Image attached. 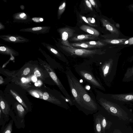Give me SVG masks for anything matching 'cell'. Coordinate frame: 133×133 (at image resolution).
I'll return each instance as SVG.
<instances>
[{
	"mask_svg": "<svg viewBox=\"0 0 133 133\" xmlns=\"http://www.w3.org/2000/svg\"><path fill=\"white\" fill-rule=\"evenodd\" d=\"M87 19L88 22L90 24H95V21L94 18L91 17H88Z\"/></svg>",
	"mask_w": 133,
	"mask_h": 133,
	"instance_id": "obj_28",
	"label": "cell"
},
{
	"mask_svg": "<svg viewBox=\"0 0 133 133\" xmlns=\"http://www.w3.org/2000/svg\"><path fill=\"white\" fill-rule=\"evenodd\" d=\"M128 42V41H127L125 42V43L126 44H127Z\"/></svg>",
	"mask_w": 133,
	"mask_h": 133,
	"instance_id": "obj_39",
	"label": "cell"
},
{
	"mask_svg": "<svg viewBox=\"0 0 133 133\" xmlns=\"http://www.w3.org/2000/svg\"><path fill=\"white\" fill-rule=\"evenodd\" d=\"M0 38L5 41L14 43H23L30 41L29 39L19 35H0Z\"/></svg>",
	"mask_w": 133,
	"mask_h": 133,
	"instance_id": "obj_6",
	"label": "cell"
},
{
	"mask_svg": "<svg viewBox=\"0 0 133 133\" xmlns=\"http://www.w3.org/2000/svg\"><path fill=\"white\" fill-rule=\"evenodd\" d=\"M90 63H84L76 64L74 66V68L79 76L93 88L104 90V88L98 74L95 73L93 65Z\"/></svg>",
	"mask_w": 133,
	"mask_h": 133,
	"instance_id": "obj_2",
	"label": "cell"
},
{
	"mask_svg": "<svg viewBox=\"0 0 133 133\" xmlns=\"http://www.w3.org/2000/svg\"><path fill=\"white\" fill-rule=\"evenodd\" d=\"M51 27L49 26H38L31 27L20 29V31L29 32L37 34H45L49 32Z\"/></svg>",
	"mask_w": 133,
	"mask_h": 133,
	"instance_id": "obj_7",
	"label": "cell"
},
{
	"mask_svg": "<svg viewBox=\"0 0 133 133\" xmlns=\"http://www.w3.org/2000/svg\"><path fill=\"white\" fill-rule=\"evenodd\" d=\"M0 53L2 54L14 56L19 55L18 52L11 47L2 44H0Z\"/></svg>",
	"mask_w": 133,
	"mask_h": 133,
	"instance_id": "obj_9",
	"label": "cell"
},
{
	"mask_svg": "<svg viewBox=\"0 0 133 133\" xmlns=\"http://www.w3.org/2000/svg\"><path fill=\"white\" fill-rule=\"evenodd\" d=\"M89 1L94 7L97 8V5L95 1L94 0H89Z\"/></svg>",
	"mask_w": 133,
	"mask_h": 133,
	"instance_id": "obj_30",
	"label": "cell"
},
{
	"mask_svg": "<svg viewBox=\"0 0 133 133\" xmlns=\"http://www.w3.org/2000/svg\"><path fill=\"white\" fill-rule=\"evenodd\" d=\"M66 2H64L61 4L58 8L57 12L58 17V19L64 11L66 7Z\"/></svg>",
	"mask_w": 133,
	"mask_h": 133,
	"instance_id": "obj_20",
	"label": "cell"
},
{
	"mask_svg": "<svg viewBox=\"0 0 133 133\" xmlns=\"http://www.w3.org/2000/svg\"><path fill=\"white\" fill-rule=\"evenodd\" d=\"M35 85L36 86H38V84L36 82L35 84Z\"/></svg>",
	"mask_w": 133,
	"mask_h": 133,
	"instance_id": "obj_38",
	"label": "cell"
},
{
	"mask_svg": "<svg viewBox=\"0 0 133 133\" xmlns=\"http://www.w3.org/2000/svg\"><path fill=\"white\" fill-rule=\"evenodd\" d=\"M49 75L52 79L63 92L65 97L67 99L68 102L70 104V105L71 106L74 105V101L71 96L66 91L55 73L52 71L49 72Z\"/></svg>",
	"mask_w": 133,
	"mask_h": 133,
	"instance_id": "obj_5",
	"label": "cell"
},
{
	"mask_svg": "<svg viewBox=\"0 0 133 133\" xmlns=\"http://www.w3.org/2000/svg\"><path fill=\"white\" fill-rule=\"evenodd\" d=\"M103 41L105 42L108 43H110L112 44H117L122 42V41L121 40L116 39L112 40L106 39Z\"/></svg>",
	"mask_w": 133,
	"mask_h": 133,
	"instance_id": "obj_22",
	"label": "cell"
},
{
	"mask_svg": "<svg viewBox=\"0 0 133 133\" xmlns=\"http://www.w3.org/2000/svg\"><path fill=\"white\" fill-rule=\"evenodd\" d=\"M32 94L35 97L37 98H39L40 96L37 92L35 91H34L32 92Z\"/></svg>",
	"mask_w": 133,
	"mask_h": 133,
	"instance_id": "obj_32",
	"label": "cell"
},
{
	"mask_svg": "<svg viewBox=\"0 0 133 133\" xmlns=\"http://www.w3.org/2000/svg\"><path fill=\"white\" fill-rule=\"evenodd\" d=\"M12 93L13 94H14L15 95V97L17 100L23 106L25 107V108L27 110L28 109L27 107L25 105V104L23 102V101L21 99V98L19 96H18L16 95V94L14 93V92H12Z\"/></svg>",
	"mask_w": 133,
	"mask_h": 133,
	"instance_id": "obj_21",
	"label": "cell"
},
{
	"mask_svg": "<svg viewBox=\"0 0 133 133\" xmlns=\"http://www.w3.org/2000/svg\"><path fill=\"white\" fill-rule=\"evenodd\" d=\"M41 44L44 47L46 48L51 53L55 55L61 59L63 61V60L62 58V56L58 50L52 45L43 42L41 43Z\"/></svg>",
	"mask_w": 133,
	"mask_h": 133,
	"instance_id": "obj_12",
	"label": "cell"
},
{
	"mask_svg": "<svg viewBox=\"0 0 133 133\" xmlns=\"http://www.w3.org/2000/svg\"><path fill=\"white\" fill-rule=\"evenodd\" d=\"M85 4L88 7L90 10L92 11L93 10V9L92 6V5L89 1L88 0H85Z\"/></svg>",
	"mask_w": 133,
	"mask_h": 133,
	"instance_id": "obj_25",
	"label": "cell"
},
{
	"mask_svg": "<svg viewBox=\"0 0 133 133\" xmlns=\"http://www.w3.org/2000/svg\"><path fill=\"white\" fill-rule=\"evenodd\" d=\"M1 109L2 112L6 116L8 115L10 109L8 104L3 100H1Z\"/></svg>",
	"mask_w": 133,
	"mask_h": 133,
	"instance_id": "obj_15",
	"label": "cell"
},
{
	"mask_svg": "<svg viewBox=\"0 0 133 133\" xmlns=\"http://www.w3.org/2000/svg\"><path fill=\"white\" fill-rule=\"evenodd\" d=\"M96 37L90 34H82L74 37L72 39V40L74 41H77L84 39H94Z\"/></svg>",
	"mask_w": 133,
	"mask_h": 133,
	"instance_id": "obj_14",
	"label": "cell"
},
{
	"mask_svg": "<svg viewBox=\"0 0 133 133\" xmlns=\"http://www.w3.org/2000/svg\"><path fill=\"white\" fill-rule=\"evenodd\" d=\"M21 80L23 82H24L26 81V79L24 78H22L21 79Z\"/></svg>",
	"mask_w": 133,
	"mask_h": 133,
	"instance_id": "obj_36",
	"label": "cell"
},
{
	"mask_svg": "<svg viewBox=\"0 0 133 133\" xmlns=\"http://www.w3.org/2000/svg\"><path fill=\"white\" fill-rule=\"evenodd\" d=\"M83 31L96 37L98 36L99 32L97 30L91 26L85 25H83L80 27Z\"/></svg>",
	"mask_w": 133,
	"mask_h": 133,
	"instance_id": "obj_11",
	"label": "cell"
},
{
	"mask_svg": "<svg viewBox=\"0 0 133 133\" xmlns=\"http://www.w3.org/2000/svg\"><path fill=\"white\" fill-rule=\"evenodd\" d=\"M49 96V95L48 92H45L44 93L43 95V98L44 100H48Z\"/></svg>",
	"mask_w": 133,
	"mask_h": 133,
	"instance_id": "obj_26",
	"label": "cell"
},
{
	"mask_svg": "<svg viewBox=\"0 0 133 133\" xmlns=\"http://www.w3.org/2000/svg\"><path fill=\"white\" fill-rule=\"evenodd\" d=\"M123 98L126 100H132L133 99V95H127L124 97Z\"/></svg>",
	"mask_w": 133,
	"mask_h": 133,
	"instance_id": "obj_27",
	"label": "cell"
},
{
	"mask_svg": "<svg viewBox=\"0 0 133 133\" xmlns=\"http://www.w3.org/2000/svg\"><path fill=\"white\" fill-rule=\"evenodd\" d=\"M70 45L73 47L85 48H94V46H91L88 44L83 42L81 43H70Z\"/></svg>",
	"mask_w": 133,
	"mask_h": 133,
	"instance_id": "obj_16",
	"label": "cell"
},
{
	"mask_svg": "<svg viewBox=\"0 0 133 133\" xmlns=\"http://www.w3.org/2000/svg\"><path fill=\"white\" fill-rule=\"evenodd\" d=\"M38 84V86H40L42 84V82L41 81H40L39 80L37 81V83Z\"/></svg>",
	"mask_w": 133,
	"mask_h": 133,
	"instance_id": "obj_37",
	"label": "cell"
},
{
	"mask_svg": "<svg viewBox=\"0 0 133 133\" xmlns=\"http://www.w3.org/2000/svg\"><path fill=\"white\" fill-rule=\"evenodd\" d=\"M80 17L81 19L86 23L87 24L90 26H93V27H97V26L96 24H90L89 23L87 19V18L85 17L82 16L80 15Z\"/></svg>",
	"mask_w": 133,
	"mask_h": 133,
	"instance_id": "obj_23",
	"label": "cell"
},
{
	"mask_svg": "<svg viewBox=\"0 0 133 133\" xmlns=\"http://www.w3.org/2000/svg\"><path fill=\"white\" fill-rule=\"evenodd\" d=\"M71 96L74 105L87 115L94 114L102 107L97 103L95 96L91 91L85 88L70 69L65 71Z\"/></svg>",
	"mask_w": 133,
	"mask_h": 133,
	"instance_id": "obj_1",
	"label": "cell"
},
{
	"mask_svg": "<svg viewBox=\"0 0 133 133\" xmlns=\"http://www.w3.org/2000/svg\"><path fill=\"white\" fill-rule=\"evenodd\" d=\"M57 31L60 35L61 42L63 45L74 48L70 45L68 39L73 36L75 31L70 28L65 27L59 28Z\"/></svg>",
	"mask_w": 133,
	"mask_h": 133,
	"instance_id": "obj_4",
	"label": "cell"
},
{
	"mask_svg": "<svg viewBox=\"0 0 133 133\" xmlns=\"http://www.w3.org/2000/svg\"><path fill=\"white\" fill-rule=\"evenodd\" d=\"M93 116L95 133H102L100 119L98 111L93 114Z\"/></svg>",
	"mask_w": 133,
	"mask_h": 133,
	"instance_id": "obj_10",
	"label": "cell"
},
{
	"mask_svg": "<svg viewBox=\"0 0 133 133\" xmlns=\"http://www.w3.org/2000/svg\"><path fill=\"white\" fill-rule=\"evenodd\" d=\"M60 47L70 55L77 57L92 58L96 55H101L104 54L103 51L100 49L87 50L71 48L63 45H60Z\"/></svg>",
	"mask_w": 133,
	"mask_h": 133,
	"instance_id": "obj_3",
	"label": "cell"
},
{
	"mask_svg": "<svg viewBox=\"0 0 133 133\" xmlns=\"http://www.w3.org/2000/svg\"><path fill=\"white\" fill-rule=\"evenodd\" d=\"M16 108L18 116L21 118H23L26 114L25 111L20 104H18L16 106Z\"/></svg>",
	"mask_w": 133,
	"mask_h": 133,
	"instance_id": "obj_18",
	"label": "cell"
},
{
	"mask_svg": "<svg viewBox=\"0 0 133 133\" xmlns=\"http://www.w3.org/2000/svg\"><path fill=\"white\" fill-rule=\"evenodd\" d=\"M34 74L35 76L37 77H39L41 75L40 72L38 70H36L35 71Z\"/></svg>",
	"mask_w": 133,
	"mask_h": 133,
	"instance_id": "obj_31",
	"label": "cell"
},
{
	"mask_svg": "<svg viewBox=\"0 0 133 133\" xmlns=\"http://www.w3.org/2000/svg\"><path fill=\"white\" fill-rule=\"evenodd\" d=\"M130 44H133V38H131L129 40Z\"/></svg>",
	"mask_w": 133,
	"mask_h": 133,
	"instance_id": "obj_35",
	"label": "cell"
},
{
	"mask_svg": "<svg viewBox=\"0 0 133 133\" xmlns=\"http://www.w3.org/2000/svg\"><path fill=\"white\" fill-rule=\"evenodd\" d=\"M12 17L14 22L29 23L32 21L29 15L23 12L15 13L13 15Z\"/></svg>",
	"mask_w": 133,
	"mask_h": 133,
	"instance_id": "obj_8",
	"label": "cell"
},
{
	"mask_svg": "<svg viewBox=\"0 0 133 133\" xmlns=\"http://www.w3.org/2000/svg\"><path fill=\"white\" fill-rule=\"evenodd\" d=\"M87 43L89 45L94 46V48H100L103 46L104 44V43L100 41H94L89 42H83Z\"/></svg>",
	"mask_w": 133,
	"mask_h": 133,
	"instance_id": "obj_17",
	"label": "cell"
},
{
	"mask_svg": "<svg viewBox=\"0 0 133 133\" xmlns=\"http://www.w3.org/2000/svg\"><path fill=\"white\" fill-rule=\"evenodd\" d=\"M32 20L36 23H40L43 21V19L41 17H35L32 18Z\"/></svg>",
	"mask_w": 133,
	"mask_h": 133,
	"instance_id": "obj_24",
	"label": "cell"
},
{
	"mask_svg": "<svg viewBox=\"0 0 133 133\" xmlns=\"http://www.w3.org/2000/svg\"><path fill=\"white\" fill-rule=\"evenodd\" d=\"M32 81L34 82H36L37 81V78L35 76H33L32 78Z\"/></svg>",
	"mask_w": 133,
	"mask_h": 133,
	"instance_id": "obj_34",
	"label": "cell"
},
{
	"mask_svg": "<svg viewBox=\"0 0 133 133\" xmlns=\"http://www.w3.org/2000/svg\"><path fill=\"white\" fill-rule=\"evenodd\" d=\"M0 30L4 29L5 28L4 26L2 23L1 22L0 23Z\"/></svg>",
	"mask_w": 133,
	"mask_h": 133,
	"instance_id": "obj_33",
	"label": "cell"
},
{
	"mask_svg": "<svg viewBox=\"0 0 133 133\" xmlns=\"http://www.w3.org/2000/svg\"><path fill=\"white\" fill-rule=\"evenodd\" d=\"M13 120H11L5 127L2 133H12V130Z\"/></svg>",
	"mask_w": 133,
	"mask_h": 133,
	"instance_id": "obj_19",
	"label": "cell"
},
{
	"mask_svg": "<svg viewBox=\"0 0 133 133\" xmlns=\"http://www.w3.org/2000/svg\"><path fill=\"white\" fill-rule=\"evenodd\" d=\"M101 21L103 26L106 29L112 32L118 33V31L115 27L108 20L103 18L101 19Z\"/></svg>",
	"mask_w": 133,
	"mask_h": 133,
	"instance_id": "obj_13",
	"label": "cell"
},
{
	"mask_svg": "<svg viewBox=\"0 0 133 133\" xmlns=\"http://www.w3.org/2000/svg\"><path fill=\"white\" fill-rule=\"evenodd\" d=\"M30 70L29 68H25L23 71V74L24 75H27L29 73Z\"/></svg>",
	"mask_w": 133,
	"mask_h": 133,
	"instance_id": "obj_29",
	"label": "cell"
}]
</instances>
